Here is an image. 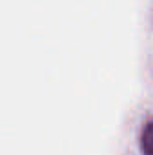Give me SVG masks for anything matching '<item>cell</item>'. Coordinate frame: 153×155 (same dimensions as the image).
<instances>
[{
    "label": "cell",
    "mask_w": 153,
    "mask_h": 155,
    "mask_svg": "<svg viewBox=\"0 0 153 155\" xmlns=\"http://www.w3.org/2000/svg\"><path fill=\"white\" fill-rule=\"evenodd\" d=\"M141 148L144 155H153V123H150L141 137Z\"/></svg>",
    "instance_id": "cell-1"
}]
</instances>
